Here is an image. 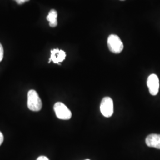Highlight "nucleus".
<instances>
[{
  "mask_svg": "<svg viewBox=\"0 0 160 160\" xmlns=\"http://www.w3.org/2000/svg\"><path fill=\"white\" fill-rule=\"evenodd\" d=\"M28 107L33 112H39L42 108V102L38 92L30 90L28 93Z\"/></svg>",
  "mask_w": 160,
  "mask_h": 160,
  "instance_id": "nucleus-1",
  "label": "nucleus"
},
{
  "mask_svg": "<svg viewBox=\"0 0 160 160\" xmlns=\"http://www.w3.org/2000/svg\"><path fill=\"white\" fill-rule=\"evenodd\" d=\"M109 49L114 53H119L123 49V44L120 38L116 34L110 35L108 39Z\"/></svg>",
  "mask_w": 160,
  "mask_h": 160,
  "instance_id": "nucleus-2",
  "label": "nucleus"
},
{
  "mask_svg": "<svg viewBox=\"0 0 160 160\" xmlns=\"http://www.w3.org/2000/svg\"><path fill=\"white\" fill-rule=\"evenodd\" d=\"M53 109L58 118L62 120H69L72 117V113L70 110L61 102L55 103Z\"/></svg>",
  "mask_w": 160,
  "mask_h": 160,
  "instance_id": "nucleus-3",
  "label": "nucleus"
},
{
  "mask_svg": "<svg viewBox=\"0 0 160 160\" xmlns=\"http://www.w3.org/2000/svg\"><path fill=\"white\" fill-rule=\"evenodd\" d=\"M100 111L104 116L110 118L113 113V100L109 97L103 98L100 104Z\"/></svg>",
  "mask_w": 160,
  "mask_h": 160,
  "instance_id": "nucleus-4",
  "label": "nucleus"
},
{
  "mask_svg": "<svg viewBox=\"0 0 160 160\" xmlns=\"http://www.w3.org/2000/svg\"><path fill=\"white\" fill-rule=\"evenodd\" d=\"M147 86L148 87L149 92L151 95L155 96L158 93L160 81L157 75L152 74L149 76L147 80Z\"/></svg>",
  "mask_w": 160,
  "mask_h": 160,
  "instance_id": "nucleus-5",
  "label": "nucleus"
},
{
  "mask_svg": "<svg viewBox=\"0 0 160 160\" xmlns=\"http://www.w3.org/2000/svg\"><path fill=\"white\" fill-rule=\"evenodd\" d=\"M51 55L49 61V63L51 61L55 63L60 65V62H62L66 58V53L62 50H59L58 49H54L51 50Z\"/></svg>",
  "mask_w": 160,
  "mask_h": 160,
  "instance_id": "nucleus-6",
  "label": "nucleus"
},
{
  "mask_svg": "<svg viewBox=\"0 0 160 160\" xmlns=\"http://www.w3.org/2000/svg\"><path fill=\"white\" fill-rule=\"evenodd\" d=\"M145 142L147 146L160 149V134L152 133L146 138Z\"/></svg>",
  "mask_w": 160,
  "mask_h": 160,
  "instance_id": "nucleus-7",
  "label": "nucleus"
},
{
  "mask_svg": "<svg viewBox=\"0 0 160 160\" xmlns=\"http://www.w3.org/2000/svg\"><path fill=\"white\" fill-rule=\"evenodd\" d=\"M57 12L54 9H52L46 17L47 20L49 22V26L52 28H55L57 26Z\"/></svg>",
  "mask_w": 160,
  "mask_h": 160,
  "instance_id": "nucleus-8",
  "label": "nucleus"
},
{
  "mask_svg": "<svg viewBox=\"0 0 160 160\" xmlns=\"http://www.w3.org/2000/svg\"><path fill=\"white\" fill-rule=\"evenodd\" d=\"M3 57H4V49L2 45L0 43V62H1V61L2 60Z\"/></svg>",
  "mask_w": 160,
  "mask_h": 160,
  "instance_id": "nucleus-9",
  "label": "nucleus"
},
{
  "mask_svg": "<svg viewBox=\"0 0 160 160\" xmlns=\"http://www.w3.org/2000/svg\"><path fill=\"white\" fill-rule=\"evenodd\" d=\"M18 4H22L23 3L29 1V0H15Z\"/></svg>",
  "mask_w": 160,
  "mask_h": 160,
  "instance_id": "nucleus-10",
  "label": "nucleus"
},
{
  "mask_svg": "<svg viewBox=\"0 0 160 160\" xmlns=\"http://www.w3.org/2000/svg\"><path fill=\"white\" fill-rule=\"evenodd\" d=\"M36 160H49L48 157H46L45 156H40L38 158V159Z\"/></svg>",
  "mask_w": 160,
  "mask_h": 160,
  "instance_id": "nucleus-11",
  "label": "nucleus"
},
{
  "mask_svg": "<svg viewBox=\"0 0 160 160\" xmlns=\"http://www.w3.org/2000/svg\"><path fill=\"white\" fill-rule=\"evenodd\" d=\"M4 141V136L2 135V133L0 132V145Z\"/></svg>",
  "mask_w": 160,
  "mask_h": 160,
  "instance_id": "nucleus-12",
  "label": "nucleus"
},
{
  "mask_svg": "<svg viewBox=\"0 0 160 160\" xmlns=\"http://www.w3.org/2000/svg\"></svg>",
  "mask_w": 160,
  "mask_h": 160,
  "instance_id": "nucleus-13",
  "label": "nucleus"
}]
</instances>
